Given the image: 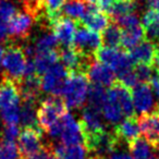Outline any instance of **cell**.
<instances>
[{
  "instance_id": "7",
  "label": "cell",
  "mask_w": 159,
  "mask_h": 159,
  "mask_svg": "<svg viewBox=\"0 0 159 159\" xmlns=\"http://www.w3.org/2000/svg\"><path fill=\"white\" fill-rule=\"evenodd\" d=\"M34 18L25 10L19 11L8 23L9 42L16 43L18 40H25L30 37ZM8 42V43H9Z\"/></svg>"
},
{
  "instance_id": "1",
  "label": "cell",
  "mask_w": 159,
  "mask_h": 159,
  "mask_svg": "<svg viewBox=\"0 0 159 159\" xmlns=\"http://www.w3.org/2000/svg\"><path fill=\"white\" fill-rule=\"evenodd\" d=\"M89 81L85 73L69 72L61 94L68 109L83 108L89 96Z\"/></svg>"
},
{
  "instance_id": "31",
  "label": "cell",
  "mask_w": 159,
  "mask_h": 159,
  "mask_svg": "<svg viewBox=\"0 0 159 159\" xmlns=\"http://www.w3.org/2000/svg\"><path fill=\"white\" fill-rule=\"evenodd\" d=\"M16 7L10 0H1L0 1V20L5 23H9V21L16 16Z\"/></svg>"
},
{
  "instance_id": "5",
  "label": "cell",
  "mask_w": 159,
  "mask_h": 159,
  "mask_svg": "<svg viewBox=\"0 0 159 159\" xmlns=\"http://www.w3.org/2000/svg\"><path fill=\"white\" fill-rule=\"evenodd\" d=\"M72 47L87 57L95 58L96 51L99 49V47H102V35L87 29L85 25L77 21V29Z\"/></svg>"
},
{
  "instance_id": "11",
  "label": "cell",
  "mask_w": 159,
  "mask_h": 159,
  "mask_svg": "<svg viewBox=\"0 0 159 159\" xmlns=\"http://www.w3.org/2000/svg\"><path fill=\"white\" fill-rule=\"evenodd\" d=\"M21 94L18 82L3 76L0 81V112L14 107H20Z\"/></svg>"
},
{
  "instance_id": "8",
  "label": "cell",
  "mask_w": 159,
  "mask_h": 159,
  "mask_svg": "<svg viewBox=\"0 0 159 159\" xmlns=\"http://www.w3.org/2000/svg\"><path fill=\"white\" fill-rule=\"evenodd\" d=\"M137 121L144 139L157 150L159 147V112L154 109L150 112L141 113Z\"/></svg>"
},
{
  "instance_id": "41",
  "label": "cell",
  "mask_w": 159,
  "mask_h": 159,
  "mask_svg": "<svg viewBox=\"0 0 159 159\" xmlns=\"http://www.w3.org/2000/svg\"><path fill=\"white\" fill-rule=\"evenodd\" d=\"M2 57H3V49L0 45V66H1V62H2Z\"/></svg>"
},
{
  "instance_id": "13",
  "label": "cell",
  "mask_w": 159,
  "mask_h": 159,
  "mask_svg": "<svg viewBox=\"0 0 159 159\" xmlns=\"http://www.w3.org/2000/svg\"><path fill=\"white\" fill-rule=\"evenodd\" d=\"M135 64H145V66H154L155 57L157 52V45L154 42L145 38L139 45L133 47L128 51Z\"/></svg>"
},
{
  "instance_id": "23",
  "label": "cell",
  "mask_w": 159,
  "mask_h": 159,
  "mask_svg": "<svg viewBox=\"0 0 159 159\" xmlns=\"http://www.w3.org/2000/svg\"><path fill=\"white\" fill-rule=\"evenodd\" d=\"M143 29L145 31V36L152 42L159 40V12L154 9H148L144 13L141 21Z\"/></svg>"
},
{
  "instance_id": "32",
  "label": "cell",
  "mask_w": 159,
  "mask_h": 159,
  "mask_svg": "<svg viewBox=\"0 0 159 159\" xmlns=\"http://www.w3.org/2000/svg\"><path fill=\"white\" fill-rule=\"evenodd\" d=\"M152 66H145V64H135L133 71L136 75L139 83H149L152 75Z\"/></svg>"
},
{
  "instance_id": "2",
  "label": "cell",
  "mask_w": 159,
  "mask_h": 159,
  "mask_svg": "<svg viewBox=\"0 0 159 159\" xmlns=\"http://www.w3.org/2000/svg\"><path fill=\"white\" fill-rule=\"evenodd\" d=\"M2 57L3 76L19 82L23 79L27 64V56L25 53L24 46H21L18 43H7L5 44Z\"/></svg>"
},
{
  "instance_id": "46",
  "label": "cell",
  "mask_w": 159,
  "mask_h": 159,
  "mask_svg": "<svg viewBox=\"0 0 159 159\" xmlns=\"http://www.w3.org/2000/svg\"><path fill=\"white\" fill-rule=\"evenodd\" d=\"M0 1H1V0H0Z\"/></svg>"
},
{
  "instance_id": "18",
  "label": "cell",
  "mask_w": 159,
  "mask_h": 159,
  "mask_svg": "<svg viewBox=\"0 0 159 159\" xmlns=\"http://www.w3.org/2000/svg\"><path fill=\"white\" fill-rule=\"evenodd\" d=\"M102 113L104 117L109 123L117 125L119 122H121L124 113L122 111V108L120 104L118 102V99L116 97V93L113 89H109L106 91V96H105L104 104H102Z\"/></svg>"
},
{
  "instance_id": "26",
  "label": "cell",
  "mask_w": 159,
  "mask_h": 159,
  "mask_svg": "<svg viewBox=\"0 0 159 159\" xmlns=\"http://www.w3.org/2000/svg\"><path fill=\"white\" fill-rule=\"evenodd\" d=\"M128 148L134 159H152L155 156L152 152V146L143 137H137L128 143Z\"/></svg>"
},
{
  "instance_id": "35",
  "label": "cell",
  "mask_w": 159,
  "mask_h": 159,
  "mask_svg": "<svg viewBox=\"0 0 159 159\" xmlns=\"http://www.w3.org/2000/svg\"><path fill=\"white\" fill-rule=\"evenodd\" d=\"M120 1H122V0H89V3L96 6V7L99 8L102 11H105L106 13L112 6H115L116 3L120 2Z\"/></svg>"
},
{
  "instance_id": "29",
  "label": "cell",
  "mask_w": 159,
  "mask_h": 159,
  "mask_svg": "<svg viewBox=\"0 0 159 159\" xmlns=\"http://www.w3.org/2000/svg\"><path fill=\"white\" fill-rule=\"evenodd\" d=\"M0 159H22L16 142L0 137Z\"/></svg>"
},
{
  "instance_id": "42",
  "label": "cell",
  "mask_w": 159,
  "mask_h": 159,
  "mask_svg": "<svg viewBox=\"0 0 159 159\" xmlns=\"http://www.w3.org/2000/svg\"><path fill=\"white\" fill-rule=\"evenodd\" d=\"M89 159H106V158H104V157H100V156H96V155H94L93 157H91Z\"/></svg>"
},
{
  "instance_id": "39",
  "label": "cell",
  "mask_w": 159,
  "mask_h": 159,
  "mask_svg": "<svg viewBox=\"0 0 159 159\" xmlns=\"http://www.w3.org/2000/svg\"><path fill=\"white\" fill-rule=\"evenodd\" d=\"M148 7L159 12V0H148Z\"/></svg>"
},
{
  "instance_id": "9",
  "label": "cell",
  "mask_w": 159,
  "mask_h": 159,
  "mask_svg": "<svg viewBox=\"0 0 159 159\" xmlns=\"http://www.w3.org/2000/svg\"><path fill=\"white\" fill-rule=\"evenodd\" d=\"M50 29L52 30V33L57 38L58 43L63 45L64 47L73 46L75 32L77 29V21L68 16H60L52 22Z\"/></svg>"
},
{
  "instance_id": "19",
  "label": "cell",
  "mask_w": 159,
  "mask_h": 159,
  "mask_svg": "<svg viewBox=\"0 0 159 159\" xmlns=\"http://www.w3.org/2000/svg\"><path fill=\"white\" fill-rule=\"evenodd\" d=\"M116 93V97L118 99V102L120 104L125 117H132L135 116L134 112V104H133L132 94L131 89L126 87L119 79L116 80V82L111 86Z\"/></svg>"
},
{
  "instance_id": "40",
  "label": "cell",
  "mask_w": 159,
  "mask_h": 159,
  "mask_svg": "<svg viewBox=\"0 0 159 159\" xmlns=\"http://www.w3.org/2000/svg\"><path fill=\"white\" fill-rule=\"evenodd\" d=\"M154 66H155V71H156L157 74L159 75V47H158V45H157V52H156V57H155Z\"/></svg>"
},
{
  "instance_id": "21",
  "label": "cell",
  "mask_w": 159,
  "mask_h": 159,
  "mask_svg": "<svg viewBox=\"0 0 159 159\" xmlns=\"http://www.w3.org/2000/svg\"><path fill=\"white\" fill-rule=\"evenodd\" d=\"M37 102L31 99H21L20 121L24 126L39 129L37 122ZM40 130V129H39Z\"/></svg>"
},
{
  "instance_id": "27",
  "label": "cell",
  "mask_w": 159,
  "mask_h": 159,
  "mask_svg": "<svg viewBox=\"0 0 159 159\" xmlns=\"http://www.w3.org/2000/svg\"><path fill=\"white\" fill-rule=\"evenodd\" d=\"M85 2L86 1L83 0H69L62 8V14L75 21H81L86 11L87 6L85 5Z\"/></svg>"
},
{
  "instance_id": "34",
  "label": "cell",
  "mask_w": 159,
  "mask_h": 159,
  "mask_svg": "<svg viewBox=\"0 0 159 159\" xmlns=\"http://www.w3.org/2000/svg\"><path fill=\"white\" fill-rule=\"evenodd\" d=\"M20 128L18 124H3L2 130L0 131V137H2L8 141H14L19 139L20 135Z\"/></svg>"
},
{
  "instance_id": "33",
  "label": "cell",
  "mask_w": 159,
  "mask_h": 159,
  "mask_svg": "<svg viewBox=\"0 0 159 159\" xmlns=\"http://www.w3.org/2000/svg\"><path fill=\"white\" fill-rule=\"evenodd\" d=\"M0 119L3 124H18L20 122V107H14L1 111Z\"/></svg>"
},
{
  "instance_id": "10",
  "label": "cell",
  "mask_w": 159,
  "mask_h": 159,
  "mask_svg": "<svg viewBox=\"0 0 159 159\" xmlns=\"http://www.w3.org/2000/svg\"><path fill=\"white\" fill-rule=\"evenodd\" d=\"M42 142V130L24 126L19 135V149L22 158L38 152L44 146Z\"/></svg>"
},
{
  "instance_id": "15",
  "label": "cell",
  "mask_w": 159,
  "mask_h": 159,
  "mask_svg": "<svg viewBox=\"0 0 159 159\" xmlns=\"http://www.w3.org/2000/svg\"><path fill=\"white\" fill-rule=\"evenodd\" d=\"M86 75L93 84H98L102 86H112L116 82V74L108 66L93 60L89 63L86 71Z\"/></svg>"
},
{
  "instance_id": "24",
  "label": "cell",
  "mask_w": 159,
  "mask_h": 159,
  "mask_svg": "<svg viewBox=\"0 0 159 159\" xmlns=\"http://www.w3.org/2000/svg\"><path fill=\"white\" fill-rule=\"evenodd\" d=\"M146 38L145 31L143 29V25L139 24L137 26L130 27V29L122 30V44L123 50H130L133 47L139 45L142 40Z\"/></svg>"
},
{
  "instance_id": "14",
  "label": "cell",
  "mask_w": 159,
  "mask_h": 159,
  "mask_svg": "<svg viewBox=\"0 0 159 159\" xmlns=\"http://www.w3.org/2000/svg\"><path fill=\"white\" fill-rule=\"evenodd\" d=\"M61 143L64 145H74V144H83V135L81 131L80 123L76 122L70 112L64 113L61 117Z\"/></svg>"
},
{
  "instance_id": "4",
  "label": "cell",
  "mask_w": 159,
  "mask_h": 159,
  "mask_svg": "<svg viewBox=\"0 0 159 159\" xmlns=\"http://www.w3.org/2000/svg\"><path fill=\"white\" fill-rule=\"evenodd\" d=\"M95 59L108 66L119 76L130 72L134 68L132 59L126 50L102 46L95 53Z\"/></svg>"
},
{
  "instance_id": "17",
  "label": "cell",
  "mask_w": 159,
  "mask_h": 159,
  "mask_svg": "<svg viewBox=\"0 0 159 159\" xmlns=\"http://www.w3.org/2000/svg\"><path fill=\"white\" fill-rule=\"evenodd\" d=\"M113 133L119 139V141L124 142V143H130L133 139L139 137V121H137L136 116H132V117H126L124 120L117 124L113 129Z\"/></svg>"
},
{
  "instance_id": "25",
  "label": "cell",
  "mask_w": 159,
  "mask_h": 159,
  "mask_svg": "<svg viewBox=\"0 0 159 159\" xmlns=\"http://www.w3.org/2000/svg\"><path fill=\"white\" fill-rule=\"evenodd\" d=\"M122 44V29L115 22L111 23L102 33V45L111 48H119Z\"/></svg>"
},
{
  "instance_id": "44",
  "label": "cell",
  "mask_w": 159,
  "mask_h": 159,
  "mask_svg": "<svg viewBox=\"0 0 159 159\" xmlns=\"http://www.w3.org/2000/svg\"><path fill=\"white\" fill-rule=\"evenodd\" d=\"M157 152H159V147H158V148H157Z\"/></svg>"
},
{
  "instance_id": "36",
  "label": "cell",
  "mask_w": 159,
  "mask_h": 159,
  "mask_svg": "<svg viewBox=\"0 0 159 159\" xmlns=\"http://www.w3.org/2000/svg\"><path fill=\"white\" fill-rule=\"evenodd\" d=\"M0 40L7 44L9 42V31H8V25L3 21L0 20Z\"/></svg>"
},
{
  "instance_id": "43",
  "label": "cell",
  "mask_w": 159,
  "mask_h": 159,
  "mask_svg": "<svg viewBox=\"0 0 159 159\" xmlns=\"http://www.w3.org/2000/svg\"><path fill=\"white\" fill-rule=\"evenodd\" d=\"M152 159H159V158H158V157H157V156H154V157H152Z\"/></svg>"
},
{
  "instance_id": "22",
  "label": "cell",
  "mask_w": 159,
  "mask_h": 159,
  "mask_svg": "<svg viewBox=\"0 0 159 159\" xmlns=\"http://www.w3.org/2000/svg\"><path fill=\"white\" fill-rule=\"evenodd\" d=\"M33 61L35 64L36 72L39 75H43L53 64H56L59 61V49L37 51L34 56Z\"/></svg>"
},
{
  "instance_id": "45",
  "label": "cell",
  "mask_w": 159,
  "mask_h": 159,
  "mask_svg": "<svg viewBox=\"0 0 159 159\" xmlns=\"http://www.w3.org/2000/svg\"><path fill=\"white\" fill-rule=\"evenodd\" d=\"M158 47H159V45H158Z\"/></svg>"
},
{
  "instance_id": "6",
  "label": "cell",
  "mask_w": 159,
  "mask_h": 159,
  "mask_svg": "<svg viewBox=\"0 0 159 159\" xmlns=\"http://www.w3.org/2000/svg\"><path fill=\"white\" fill-rule=\"evenodd\" d=\"M69 72L63 64L57 62L42 75V89L52 96H61Z\"/></svg>"
},
{
  "instance_id": "37",
  "label": "cell",
  "mask_w": 159,
  "mask_h": 159,
  "mask_svg": "<svg viewBox=\"0 0 159 159\" xmlns=\"http://www.w3.org/2000/svg\"><path fill=\"white\" fill-rule=\"evenodd\" d=\"M149 86L150 89H152V91L155 93V95L158 97L159 99V75H154V76L152 77V80L149 81Z\"/></svg>"
},
{
  "instance_id": "20",
  "label": "cell",
  "mask_w": 159,
  "mask_h": 159,
  "mask_svg": "<svg viewBox=\"0 0 159 159\" xmlns=\"http://www.w3.org/2000/svg\"><path fill=\"white\" fill-rule=\"evenodd\" d=\"M52 150L60 159H86L87 149L84 144L64 145L62 143L51 144Z\"/></svg>"
},
{
  "instance_id": "16",
  "label": "cell",
  "mask_w": 159,
  "mask_h": 159,
  "mask_svg": "<svg viewBox=\"0 0 159 159\" xmlns=\"http://www.w3.org/2000/svg\"><path fill=\"white\" fill-rule=\"evenodd\" d=\"M133 89V104L137 112L146 113L154 110L155 102L148 83H139Z\"/></svg>"
},
{
  "instance_id": "28",
  "label": "cell",
  "mask_w": 159,
  "mask_h": 159,
  "mask_svg": "<svg viewBox=\"0 0 159 159\" xmlns=\"http://www.w3.org/2000/svg\"><path fill=\"white\" fill-rule=\"evenodd\" d=\"M35 48V53L37 51L43 50H50V49H57L58 46V40L53 33H48V32H44L42 35L38 36L34 42L32 43Z\"/></svg>"
},
{
  "instance_id": "3",
  "label": "cell",
  "mask_w": 159,
  "mask_h": 159,
  "mask_svg": "<svg viewBox=\"0 0 159 159\" xmlns=\"http://www.w3.org/2000/svg\"><path fill=\"white\" fill-rule=\"evenodd\" d=\"M68 107L66 106L63 99L60 96H48L40 100L37 109V122L38 126L44 132L48 130L58 122L64 113L68 112Z\"/></svg>"
},
{
  "instance_id": "12",
  "label": "cell",
  "mask_w": 159,
  "mask_h": 159,
  "mask_svg": "<svg viewBox=\"0 0 159 159\" xmlns=\"http://www.w3.org/2000/svg\"><path fill=\"white\" fill-rule=\"evenodd\" d=\"M111 21L112 19L108 13L100 10L96 6L89 3L86 7V11L80 22L92 31L102 33L104 30L111 23Z\"/></svg>"
},
{
  "instance_id": "38",
  "label": "cell",
  "mask_w": 159,
  "mask_h": 159,
  "mask_svg": "<svg viewBox=\"0 0 159 159\" xmlns=\"http://www.w3.org/2000/svg\"><path fill=\"white\" fill-rule=\"evenodd\" d=\"M108 159H134V158H133V156H131V155L126 154V152H118V149H117L109 155Z\"/></svg>"
},
{
  "instance_id": "30",
  "label": "cell",
  "mask_w": 159,
  "mask_h": 159,
  "mask_svg": "<svg viewBox=\"0 0 159 159\" xmlns=\"http://www.w3.org/2000/svg\"><path fill=\"white\" fill-rule=\"evenodd\" d=\"M105 96H106V91L104 86L98 84H93L89 89V106H92L96 109H102V104H104Z\"/></svg>"
}]
</instances>
